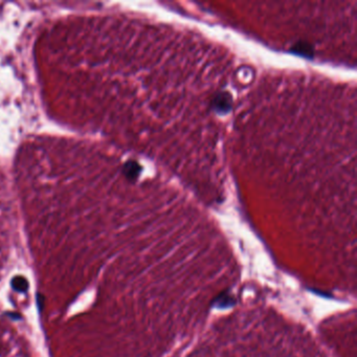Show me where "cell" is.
I'll list each match as a JSON object with an SVG mask.
<instances>
[{
    "label": "cell",
    "instance_id": "obj_1",
    "mask_svg": "<svg viewBox=\"0 0 357 357\" xmlns=\"http://www.w3.org/2000/svg\"><path fill=\"white\" fill-rule=\"evenodd\" d=\"M229 97L226 96V95H220L216 98L215 100V107L217 110H220L221 112L227 110L229 108V106H231V102H229Z\"/></svg>",
    "mask_w": 357,
    "mask_h": 357
},
{
    "label": "cell",
    "instance_id": "obj_2",
    "mask_svg": "<svg viewBox=\"0 0 357 357\" xmlns=\"http://www.w3.org/2000/svg\"><path fill=\"white\" fill-rule=\"evenodd\" d=\"M12 286L14 287L16 290L25 291V290L28 289V282H27V280H25V279H23L21 277H17L14 280H13Z\"/></svg>",
    "mask_w": 357,
    "mask_h": 357
}]
</instances>
